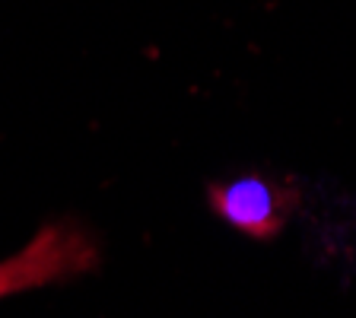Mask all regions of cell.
<instances>
[{"instance_id": "7a4b0ae2", "label": "cell", "mask_w": 356, "mask_h": 318, "mask_svg": "<svg viewBox=\"0 0 356 318\" xmlns=\"http://www.w3.org/2000/svg\"><path fill=\"white\" fill-rule=\"evenodd\" d=\"M207 204L213 216H220L229 230L242 232L245 239L270 242L286 230L289 216L296 214L299 188L261 172H248L213 182L207 188Z\"/></svg>"}, {"instance_id": "6da1fadb", "label": "cell", "mask_w": 356, "mask_h": 318, "mask_svg": "<svg viewBox=\"0 0 356 318\" xmlns=\"http://www.w3.org/2000/svg\"><path fill=\"white\" fill-rule=\"evenodd\" d=\"M99 267V245L80 223H48L16 255L0 261V299L83 277Z\"/></svg>"}]
</instances>
